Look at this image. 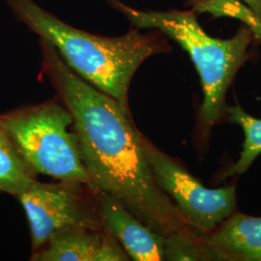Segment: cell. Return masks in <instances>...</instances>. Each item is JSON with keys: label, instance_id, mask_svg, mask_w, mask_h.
<instances>
[{"label": "cell", "instance_id": "7c38bea8", "mask_svg": "<svg viewBox=\"0 0 261 261\" xmlns=\"http://www.w3.org/2000/svg\"><path fill=\"white\" fill-rule=\"evenodd\" d=\"M202 234L196 231L176 232L166 237L165 259L208 260Z\"/></svg>", "mask_w": 261, "mask_h": 261}, {"label": "cell", "instance_id": "6da1fadb", "mask_svg": "<svg viewBox=\"0 0 261 261\" xmlns=\"http://www.w3.org/2000/svg\"><path fill=\"white\" fill-rule=\"evenodd\" d=\"M40 47L43 72L73 115L81 155L94 190L120 201L164 237L198 232L158 186L130 112L76 75L47 41L40 39Z\"/></svg>", "mask_w": 261, "mask_h": 261}, {"label": "cell", "instance_id": "4fadbf2b", "mask_svg": "<svg viewBox=\"0 0 261 261\" xmlns=\"http://www.w3.org/2000/svg\"><path fill=\"white\" fill-rule=\"evenodd\" d=\"M130 257L120 243L103 228V240L96 256V261H126Z\"/></svg>", "mask_w": 261, "mask_h": 261}, {"label": "cell", "instance_id": "ba28073f", "mask_svg": "<svg viewBox=\"0 0 261 261\" xmlns=\"http://www.w3.org/2000/svg\"><path fill=\"white\" fill-rule=\"evenodd\" d=\"M201 237L209 260L261 261V217L233 213Z\"/></svg>", "mask_w": 261, "mask_h": 261}, {"label": "cell", "instance_id": "30bf717a", "mask_svg": "<svg viewBox=\"0 0 261 261\" xmlns=\"http://www.w3.org/2000/svg\"><path fill=\"white\" fill-rule=\"evenodd\" d=\"M0 123V192L18 196L36 179Z\"/></svg>", "mask_w": 261, "mask_h": 261}, {"label": "cell", "instance_id": "8fae6325", "mask_svg": "<svg viewBox=\"0 0 261 261\" xmlns=\"http://www.w3.org/2000/svg\"><path fill=\"white\" fill-rule=\"evenodd\" d=\"M224 116L228 121L239 125L245 136L240 158L224 173V177H230L247 171L255 159L260 155L261 119L250 115L238 105L234 107L227 106Z\"/></svg>", "mask_w": 261, "mask_h": 261}, {"label": "cell", "instance_id": "52a82bcc", "mask_svg": "<svg viewBox=\"0 0 261 261\" xmlns=\"http://www.w3.org/2000/svg\"><path fill=\"white\" fill-rule=\"evenodd\" d=\"M94 192L103 228L120 243L129 257L136 261L165 259L166 237L143 224L114 197Z\"/></svg>", "mask_w": 261, "mask_h": 261}, {"label": "cell", "instance_id": "8992f818", "mask_svg": "<svg viewBox=\"0 0 261 261\" xmlns=\"http://www.w3.org/2000/svg\"><path fill=\"white\" fill-rule=\"evenodd\" d=\"M82 183L37 180L18 196L28 216L33 252H37L58 231L72 226L103 228L94 189Z\"/></svg>", "mask_w": 261, "mask_h": 261}, {"label": "cell", "instance_id": "277c9868", "mask_svg": "<svg viewBox=\"0 0 261 261\" xmlns=\"http://www.w3.org/2000/svg\"><path fill=\"white\" fill-rule=\"evenodd\" d=\"M20 156L35 173L94 189L82 159L72 113L48 101L0 116Z\"/></svg>", "mask_w": 261, "mask_h": 261}, {"label": "cell", "instance_id": "9c48e42d", "mask_svg": "<svg viewBox=\"0 0 261 261\" xmlns=\"http://www.w3.org/2000/svg\"><path fill=\"white\" fill-rule=\"evenodd\" d=\"M103 235V228L67 227L56 232L40 250L33 252L31 260L96 261Z\"/></svg>", "mask_w": 261, "mask_h": 261}, {"label": "cell", "instance_id": "5b68a950", "mask_svg": "<svg viewBox=\"0 0 261 261\" xmlns=\"http://www.w3.org/2000/svg\"><path fill=\"white\" fill-rule=\"evenodd\" d=\"M139 135L143 153L158 186L199 233L213 230L233 214L236 207L235 186L206 188L140 132Z\"/></svg>", "mask_w": 261, "mask_h": 261}, {"label": "cell", "instance_id": "7a4b0ae2", "mask_svg": "<svg viewBox=\"0 0 261 261\" xmlns=\"http://www.w3.org/2000/svg\"><path fill=\"white\" fill-rule=\"evenodd\" d=\"M15 17L47 41L76 75L129 111V87L137 70L151 56L168 53L166 35L156 29H132L103 37L73 28L33 0H7Z\"/></svg>", "mask_w": 261, "mask_h": 261}, {"label": "cell", "instance_id": "5bb4252c", "mask_svg": "<svg viewBox=\"0 0 261 261\" xmlns=\"http://www.w3.org/2000/svg\"><path fill=\"white\" fill-rule=\"evenodd\" d=\"M246 6L261 19V0H243Z\"/></svg>", "mask_w": 261, "mask_h": 261}, {"label": "cell", "instance_id": "3957f363", "mask_svg": "<svg viewBox=\"0 0 261 261\" xmlns=\"http://www.w3.org/2000/svg\"><path fill=\"white\" fill-rule=\"evenodd\" d=\"M139 29H156L177 42L191 57L200 77L203 103L200 125L204 135L225 115V95L239 68L246 61L252 43V31L242 27L233 37L209 36L199 25L194 10L141 11L120 0H106Z\"/></svg>", "mask_w": 261, "mask_h": 261}]
</instances>
